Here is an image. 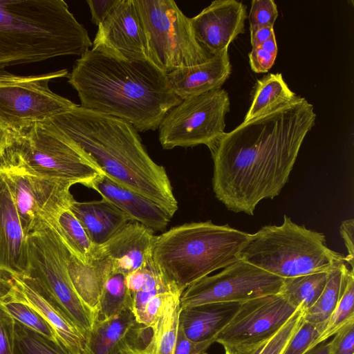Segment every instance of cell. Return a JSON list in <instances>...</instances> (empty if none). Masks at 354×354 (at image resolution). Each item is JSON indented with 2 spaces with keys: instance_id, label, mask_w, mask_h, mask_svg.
I'll list each match as a JSON object with an SVG mask.
<instances>
[{
  "instance_id": "4fadbf2b",
  "label": "cell",
  "mask_w": 354,
  "mask_h": 354,
  "mask_svg": "<svg viewBox=\"0 0 354 354\" xmlns=\"http://www.w3.org/2000/svg\"><path fill=\"white\" fill-rule=\"evenodd\" d=\"M282 278L242 259L188 286L180 297V308L218 302H243L278 294Z\"/></svg>"
},
{
  "instance_id": "681fc988",
  "label": "cell",
  "mask_w": 354,
  "mask_h": 354,
  "mask_svg": "<svg viewBox=\"0 0 354 354\" xmlns=\"http://www.w3.org/2000/svg\"><path fill=\"white\" fill-rule=\"evenodd\" d=\"M11 288V285L8 279L0 276V297L6 295Z\"/></svg>"
},
{
  "instance_id": "7dc6e473",
  "label": "cell",
  "mask_w": 354,
  "mask_h": 354,
  "mask_svg": "<svg viewBox=\"0 0 354 354\" xmlns=\"http://www.w3.org/2000/svg\"><path fill=\"white\" fill-rule=\"evenodd\" d=\"M262 49L266 51L273 54L274 55H277L278 47L277 44L276 37L274 32H273L271 36L267 39L265 42H263L260 46Z\"/></svg>"
},
{
  "instance_id": "ba28073f",
  "label": "cell",
  "mask_w": 354,
  "mask_h": 354,
  "mask_svg": "<svg viewBox=\"0 0 354 354\" xmlns=\"http://www.w3.org/2000/svg\"><path fill=\"white\" fill-rule=\"evenodd\" d=\"M26 276L46 294L84 337L98 317L80 298L71 281L68 261L71 253L50 225L27 236Z\"/></svg>"
},
{
  "instance_id": "5bb4252c",
  "label": "cell",
  "mask_w": 354,
  "mask_h": 354,
  "mask_svg": "<svg viewBox=\"0 0 354 354\" xmlns=\"http://www.w3.org/2000/svg\"><path fill=\"white\" fill-rule=\"evenodd\" d=\"M297 309L279 294L241 302L236 314L216 336L215 342L223 346H238L268 339L288 321Z\"/></svg>"
},
{
  "instance_id": "9c48e42d",
  "label": "cell",
  "mask_w": 354,
  "mask_h": 354,
  "mask_svg": "<svg viewBox=\"0 0 354 354\" xmlns=\"http://www.w3.org/2000/svg\"><path fill=\"white\" fill-rule=\"evenodd\" d=\"M147 44L148 58L167 74L211 57L196 41L191 18L172 0H135Z\"/></svg>"
},
{
  "instance_id": "1f68e13d",
  "label": "cell",
  "mask_w": 354,
  "mask_h": 354,
  "mask_svg": "<svg viewBox=\"0 0 354 354\" xmlns=\"http://www.w3.org/2000/svg\"><path fill=\"white\" fill-rule=\"evenodd\" d=\"M12 354H73L60 341L51 339L15 320Z\"/></svg>"
},
{
  "instance_id": "ffe728a7",
  "label": "cell",
  "mask_w": 354,
  "mask_h": 354,
  "mask_svg": "<svg viewBox=\"0 0 354 354\" xmlns=\"http://www.w3.org/2000/svg\"><path fill=\"white\" fill-rule=\"evenodd\" d=\"M155 238L153 231L138 222L130 221L100 247L113 261V271L127 275L147 266L151 259Z\"/></svg>"
},
{
  "instance_id": "9a60e30c",
  "label": "cell",
  "mask_w": 354,
  "mask_h": 354,
  "mask_svg": "<svg viewBox=\"0 0 354 354\" xmlns=\"http://www.w3.org/2000/svg\"><path fill=\"white\" fill-rule=\"evenodd\" d=\"M93 46H102L129 59L148 58L147 44L135 0H118L98 26Z\"/></svg>"
},
{
  "instance_id": "ac0fdd59",
  "label": "cell",
  "mask_w": 354,
  "mask_h": 354,
  "mask_svg": "<svg viewBox=\"0 0 354 354\" xmlns=\"http://www.w3.org/2000/svg\"><path fill=\"white\" fill-rule=\"evenodd\" d=\"M11 293L37 311L52 326L61 342L73 353L82 354L85 339L56 304L26 276H10Z\"/></svg>"
},
{
  "instance_id": "f1b7e54d",
  "label": "cell",
  "mask_w": 354,
  "mask_h": 354,
  "mask_svg": "<svg viewBox=\"0 0 354 354\" xmlns=\"http://www.w3.org/2000/svg\"><path fill=\"white\" fill-rule=\"evenodd\" d=\"M346 262L336 264L328 271V281L316 302L303 314V319L313 324H325L334 311L344 286Z\"/></svg>"
},
{
  "instance_id": "d6a6232c",
  "label": "cell",
  "mask_w": 354,
  "mask_h": 354,
  "mask_svg": "<svg viewBox=\"0 0 354 354\" xmlns=\"http://www.w3.org/2000/svg\"><path fill=\"white\" fill-rule=\"evenodd\" d=\"M131 308L132 298L125 283V275L113 270L100 296L98 317L109 318Z\"/></svg>"
},
{
  "instance_id": "e0dca14e",
  "label": "cell",
  "mask_w": 354,
  "mask_h": 354,
  "mask_svg": "<svg viewBox=\"0 0 354 354\" xmlns=\"http://www.w3.org/2000/svg\"><path fill=\"white\" fill-rule=\"evenodd\" d=\"M28 267L27 236L10 190L0 171V276H24Z\"/></svg>"
},
{
  "instance_id": "4dcf8cb0",
  "label": "cell",
  "mask_w": 354,
  "mask_h": 354,
  "mask_svg": "<svg viewBox=\"0 0 354 354\" xmlns=\"http://www.w3.org/2000/svg\"><path fill=\"white\" fill-rule=\"evenodd\" d=\"M180 299L172 303L152 328L150 342L143 354H174L180 311Z\"/></svg>"
},
{
  "instance_id": "8fae6325",
  "label": "cell",
  "mask_w": 354,
  "mask_h": 354,
  "mask_svg": "<svg viewBox=\"0 0 354 354\" xmlns=\"http://www.w3.org/2000/svg\"><path fill=\"white\" fill-rule=\"evenodd\" d=\"M230 109L229 95L223 88L183 100L167 113L158 127L161 146L164 149L209 147L225 133Z\"/></svg>"
},
{
  "instance_id": "52a82bcc",
  "label": "cell",
  "mask_w": 354,
  "mask_h": 354,
  "mask_svg": "<svg viewBox=\"0 0 354 354\" xmlns=\"http://www.w3.org/2000/svg\"><path fill=\"white\" fill-rule=\"evenodd\" d=\"M0 164L86 187L103 174L84 152L42 123L14 134Z\"/></svg>"
},
{
  "instance_id": "cb8c5ba5",
  "label": "cell",
  "mask_w": 354,
  "mask_h": 354,
  "mask_svg": "<svg viewBox=\"0 0 354 354\" xmlns=\"http://www.w3.org/2000/svg\"><path fill=\"white\" fill-rule=\"evenodd\" d=\"M113 270V261L102 252L100 245L88 263H82L72 254L68 259V275L75 292L97 316L100 296Z\"/></svg>"
},
{
  "instance_id": "7bdbcfd3",
  "label": "cell",
  "mask_w": 354,
  "mask_h": 354,
  "mask_svg": "<svg viewBox=\"0 0 354 354\" xmlns=\"http://www.w3.org/2000/svg\"><path fill=\"white\" fill-rule=\"evenodd\" d=\"M118 0H87L91 21L96 26L103 22Z\"/></svg>"
},
{
  "instance_id": "ab89813d",
  "label": "cell",
  "mask_w": 354,
  "mask_h": 354,
  "mask_svg": "<svg viewBox=\"0 0 354 354\" xmlns=\"http://www.w3.org/2000/svg\"><path fill=\"white\" fill-rule=\"evenodd\" d=\"M15 319L0 301V354H12Z\"/></svg>"
},
{
  "instance_id": "7a4b0ae2",
  "label": "cell",
  "mask_w": 354,
  "mask_h": 354,
  "mask_svg": "<svg viewBox=\"0 0 354 354\" xmlns=\"http://www.w3.org/2000/svg\"><path fill=\"white\" fill-rule=\"evenodd\" d=\"M80 106L120 119L138 132L155 131L180 100L167 74L147 59H129L92 46L77 59L68 76Z\"/></svg>"
},
{
  "instance_id": "b9f144b4",
  "label": "cell",
  "mask_w": 354,
  "mask_h": 354,
  "mask_svg": "<svg viewBox=\"0 0 354 354\" xmlns=\"http://www.w3.org/2000/svg\"><path fill=\"white\" fill-rule=\"evenodd\" d=\"M252 70L256 73L268 72L274 64L277 55L260 47L254 48L248 55Z\"/></svg>"
},
{
  "instance_id": "836d02e7",
  "label": "cell",
  "mask_w": 354,
  "mask_h": 354,
  "mask_svg": "<svg viewBox=\"0 0 354 354\" xmlns=\"http://www.w3.org/2000/svg\"><path fill=\"white\" fill-rule=\"evenodd\" d=\"M344 286L341 297L330 317L325 328L315 342L317 345L334 335L348 322L354 320V269L344 270Z\"/></svg>"
},
{
  "instance_id": "f546056e",
  "label": "cell",
  "mask_w": 354,
  "mask_h": 354,
  "mask_svg": "<svg viewBox=\"0 0 354 354\" xmlns=\"http://www.w3.org/2000/svg\"><path fill=\"white\" fill-rule=\"evenodd\" d=\"M304 310L298 308L288 321L271 337L257 343L223 346L225 354H281L303 321Z\"/></svg>"
},
{
  "instance_id": "277c9868",
  "label": "cell",
  "mask_w": 354,
  "mask_h": 354,
  "mask_svg": "<svg viewBox=\"0 0 354 354\" xmlns=\"http://www.w3.org/2000/svg\"><path fill=\"white\" fill-rule=\"evenodd\" d=\"M93 46L63 0H0V72L8 66L66 55Z\"/></svg>"
},
{
  "instance_id": "e575fe53",
  "label": "cell",
  "mask_w": 354,
  "mask_h": 354,
  "mask_svg": "<svg viewBox=\"0 0 354 354\" xmlns=\"http://www.w3.org/2000/svg\"><path fill=\"white\" fill-rule=\"evenodd\" d=\"M0 301L15 320L51 339L60 340L48 322L28 304L16 298L10 290L0 297Z\"/></svg>"
},
{
  "instance_id": "603a6c76",
  "label": "cell",
  "mask_w": 354,
  "mask_h": 354,
  "mask_svg": "<svg viewBox=\"0 0 354 354\" xmlns=\"http://www.w3.org/2000/svg\"><path fill=\"white\" fill-rule=\"evenodd\" d=\"M69 209L95 245L104 244L131 221L122 211L102 198L86 202L74 200Z\"/></svg>"
},
{
  "instance_id": "30bf717a",
  "label": "cell",
  "mask_w": 354,
  "mask_h": 354,
  "mask_svg": "<svg viewBox=\"0 0 354 354\" xmlns=\"http://www.w3.org/2000/svg\"><path fill=\"white\" fill-rule=\"evenodd\" d=\"M68 75L66 69L35 75L0 72V122L15 134L75 107L48 85Z\"/></svg>"
},
{
  "instance_id": "5b68a950",
  "label": "cell",
  "mask_w": 354,
  "mask_h": 354,
  "mask_svg": "<svg viewBox=\"0 0 354 354\" xmlns=\"http://www.w3.org/2000/svg\"><path fill=\"white\" fill-rule=\"evenodd\" d=\"M250 234L212 221L192 222L156 236L151 260L164 281L183 292L188 286L241 259Z\"/></svg>"
},
{
  "instance_id": "d4e9b609",
  "label": "cell",
  "mask_w": 354,
  "mask_h": 354,
  "mask_svg": "<svg viewBox=\"0 0 354 354\" xmlns=\"http://www.w3.org/2000/svg\"><path fill=\"white\" fill-rule=\"evenodd\" d=\"M136 321L131 309L109 318L97 317L85 337L82 354H114Z\"/></svg>"
},
{
  "instance_id": "7402d4cb",
  "label": "cell",
  "mask_w": 354,
  "mask_h": 354,
  "mask_svg": "<svg viewBox=\"0 0 354 354\" xmlns=\"http://www.w3.org/2000/svg\"><path fill=\"white\" fill-rule=\"evenodd\" d=\"M241 302H218L181 308L178 325L190 340L213 341L230 323Z\"/></svg>"
},
{
  "instance_id": "6da1fadb",
  "label": "cell",
  "mask_w": 354,
  "mask_h": 354,
  "mask_svg": "<svg viewBox=\"0 0 354 354\" xmlns=\"http://www.w3.org/2000/svg\"><path fill=\"white\" fill-rule=\"evenodd\" d=\"M315 119L313 104L298 95L224 133L208 147L216 198L230 211L253 215L260 201L278 196Z\"/></svg>"
},
{
  "instance_id": "8d00e7d4",
  "label": "cell",
  "mask_w": 354,
  "mask_h": 354,
  "mask_svg": "<svg viewBox=\"0 0 354 354\" xmlns=\"http://www.w3.org/2000/svg\"><path fill=\"white\" fill-rule=\"evenodd\" d=\"M181 294L180 292L173 290L156 294L147 303L138 322L152 328L167 308L180 299Z\"/></svg>"
},
{
  "instance_id": "7c38bea8",
  "label": "cell",
  "mask_w": 354,
  "mask_h": 354,
  "mask_svg": "<svg viewBox=\"0 0 354 354\" xmlns=\"http://www.w3.org/2000/svg\"><path fill=\"white\" fill-rule=\"evenodd\" d=\"M0 171L10 190L26 236L45 226L53 227L59 214L69 208L75 200L70 192L73 184L70 182L1 164Z\"/></svg>"
},
{
  "instance_id": "74e56055",
  "label": "cell",
  "mask_w": 354,
  "mask_h": 354,
  "mask_svg": "<svg viewBox=\"0 0 354 354\" xmlns=\"http://www.w3.org/2000/svg\"><path fill=\"white\" fill-rule=\"evenodd\" d=\"M278 17L273 0H252L249 13L250 30L263 26H272Z\"/></svg>"
},
{
  "instance_id": "4316f807",
  "label": "cell",
  "mask_w": 354,
  "mask_h": 354,
  "mask_svg": "<svg viewBox=\"0 0 354 354\" xmlns=\"http://www.w3.org/2000/svg\"><path fill=\"white\" fill-rule=\"evenodd\" d=\"M328 272L286 278L279 295L295 308L304 312L318 299L328 281Z\"/></svg>"
},
{
  "instance_id": "2e32d148",
  "label": "cell",
  "mask_w": 354,
  "mask_h": 354,
  "mask_svg": "<svg viewBox=\"0 0 354 354\" xmlns=\"http://www.w3.org/2000/svg\"><path fill=\"white\" fill-rule=\"evenodd\" d=\"M247 7L236 0H216L191 18L194 36L211 56L228 49L245 32Z\"/></svg>"
},
{
  "instance_id": "c3c4849f",
  "label": "cell",
  "mask_w": 354,
  "mask_h": 354,
  "mask_svg": "<svg viewBox=\"0 0 354 354\" xmlns=\"http://www.w3.org/2000/svg\"><path fill=\"white\" fill-rule=\"evenodd\" d=\"M304 354H330L329 342H324L316 345Z\"/></svg>"
},
{
  "instance_id": "8992f818",
  "label": "cell",
  "mask_w": 354,
  "mask_h": 354,
  "mask_svg": "<svg viewBox=\"0 0 354 354\" xmlns=\"http://www.w3.org/2000/svg\"><path fill=\"white\" fill-rule=\"evenodd\" d=\"M241 259L282 279L328 272L345 256L326 245L325 236L283 216L281 225L262 227L250 237Z\"/></svg>"
},
{
  "instance_id": "484cf974",
  "label": "cell",
  "mask_w": 354,
  "mask_h": 354,
  "mask_svg": "<svg viewBox=\"0 0 354 354\" xmlns=\"http://www.w3.org/2000/svg\"><path fill=\"white\" fill-rule=\"evenodd\" d=\"M297 96L290 89L281 73H269L257 80L251 105L243 121L252 120L290 102Z\"/></svg>"
},
{
  "instance_id": "83f0119b",
  "label": "cell",
  "mask_w": 354,
  "mask_h": 354,
  "mask_svg": "<svg viewBox=\"0 0 354 354\" xmlns=\"http://www.w3.org/2000/svg\"><path fill=\"white\" fill-rule=\"evenodd\" d=\"M53 227L72 255L84 263L91 261L97 245L91 242L82 224L69 208L59 214Z\"/></svg>"
},
{
  "instance_id": "d6986e66",
  "label": "cell",
  "mask_w": 354,
  "mask_h": 354,
  "mask_svg": "<svg viewBox=\"0 0 354 354\" xmlns=\"http://www.w3.org/2000/svg\"><path fill=\"white\" fill-rule=\"evenodd\" d=\"M88 187L122 211L131 221L138 222L152 231L164 230L173 216L160 205L116 184L103 174Z\"/></svg>"
},
{
  "instance_id": "d590c367",
  "label": "cell",
  "mask_w": 354,
  "mask_h": 354,
  "mask_svg": "<svg viewBox=\"0 0 354 354\" xmlns=\"http://www.w3.org/2000/svg\"><path fill=\"white\" fill-rule=\"evenodd\" d=\"M325 325L310 323L303 319L281 354H304L315 346V342L324 331Z\"/></svg>"
},
{
  "instance_id": "f907efd6",
  "label": "cell",
  "mask_w": 354,
  "mask_h": 354,
  "mask_svg": "<svg viewBox=\"0 0 354 354\" xmlns=\"http://www.w3.org/2000/svg\"><path fill=\"white\" fill-rule=\"evenodd\" d=\"M114 354H131V353L124 348H119Z\"/></svg>"
},
{
  "instance_id": "f35d334b",
  "label": "cell",
  "mask_w": 354,
  "mask_h": 354,
  "mask_svg": "<svg viewBox=\"0 0 354 354\" xmlns=\"http://www.w3.org/2000/svg\"><path fill=\"white\" fill-rule=\"evenodd\" d=\"M329 344L330 354H354V320L338 330Z\"/></svg>"
},
{
  "instance_id": "44dd1931",
  "label": "cell",
  "mask_w": 354,
  "mask_h": 354,
  "mask_svg": "<svg viewBox=\"0 0 354 354\" xmlns=\"http://www.w3.org/2000/svg\"><path fill=\"white\" fill-rule=\"evenodd\" d=\"M232 73L228 49L206 62L176 68L167 74L169 86L180 100L221 88Z\"/></svg>"
},
{
  "instance_id": "ee69618b",
  "label": "cell",
  "mask_w": 354,
  "mask_h": 354,
  "mask_svg": "<svg viewBox=\"0 0 354 354\" xmlns=\"http://www.w3.org/2000/svg\"><path fill=\"white\" fill-rule=\"evenodd\" d=\"M353 232V218L345 220L342 223L339 227V232L347 250V255L345 256V261L352 269H354Z\"/></svg>"
},
{
  "instance_id": "bcb514c9",
  "label": "cell",
  "mask_w": 354,
  "mask_h": 354,
  "mask_svg": "<svg viewBox=\"0 0 354 354\" xmlns=\"http://www.w3.org/2000/svg\"><path fill=\"white\" fill-rule=\"evenodd\" d=\"M14 134L0 122V158L11 145Z\"/></svg>"
},
{
  "instance_id": "3957f363",
  "label": "cell",
  "mask_w": 354,
  "mask_h": 354,
  "mask_svg": "<svg viewBox=\"0 0 354 354\" xmlns=\"http://www.w3.org/2000/svg\"><path fill=\"white\" fill-rule=\"evenodd\" d=\"M41 123L84 152L103 175L174 215L178 202L168 175L131 124L80 105Z\"/></svg>"
},
{
  "instance_id": "60d3db41",
  "label": "cell",
  "mask_w": 354,
  "mask_h": 354,
  "mask_svg": "<svg viewBox=\"0 0 354 354\" xmlns=\"http://www.w3.org/2000/svg\"><path fill=\"white\" fill-rule=\"evenodd\" d=\"M214 343L213 341L196 342L189 339L178 325L174 354H203Z\"/></svg>"
},
{
  "instance_id": "f6af8a7d",
  "label": "cell",
  "mask_w": 354,
  "mask_h": 354,
  "mask_svg": "<svg viewBox=\"0 0 354 354\" xmlns=\"http://www.w3.org/2000/svg\"><path fill=\"white\" fill-rule=\"evenodd\" d=\"M250 31V40L252 48L260 46L274 32L272 26H263Z\"/></svg>"
}]
</instances>
